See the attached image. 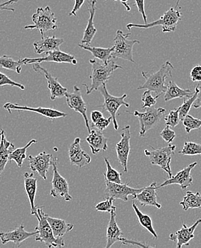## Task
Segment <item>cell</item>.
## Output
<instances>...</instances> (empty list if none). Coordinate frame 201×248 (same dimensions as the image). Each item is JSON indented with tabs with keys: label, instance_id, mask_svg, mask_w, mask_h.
<instances>
[{
	"label": "cell",
	"instance_id": "5bb4252c",
	"mask_svg": "<svg viewBox=\"0 0 201 248\" xmlns=\"http://www.w3.org/2000/svg\"><path fill=\"white\" fill-rule=\"evenodd\" d=\"M130 127L127 125L122 129L121 132V140L115 145L117 159L124 169V172H128L129 156L130 153Z\"/></svg>",
	"mask_w": 201,
	"mask_h": 248
},
{
	"label": "cell",
	"instance_id": "f1b7e54d",
	"mask_svg": "<svg viewBox=\"0 0 201 248\" xmlns=\"http://www.w3.org/2000/svg\"><path fill=\"white\" fill-rule=\"evenodd\" d=\"M194 92L190 90H184L178 86L174 81H170L168 84L167 88L165 92L164 100L171 101L175 99L189 98L193 96Z\"/></svg>",
	"mask_w": 201,
	"mask_h": 248
},
{
	"label": "cell",
	"instance_id": "1f68e13d",
	"mask_svg": "<svg viewBox=\"0 0 201 248\" xmlns=\"http://www.w3.org/2000/svg\"><path fill=\"white\" fill-rule=\"evenodd\" d=\"M132 207H133V210H134L135 213H136V216H137L138 220H139L141 226L143 227L147 231H148L150 233L152 234L154 236V239L158 238V234H157V232L154 230V226H153L152 219H151V217L148 215L144 214L139 210L135 201L132 203Z\"/></svg>",
	"mask_w": 201,
	"mask_h": 248
},
{
	"label": "cell",
	"instance_id": "484cf974",
	"mask_svg": "<svg viewBox=\"0 0 201 248\" xmlns=\"http://www.w3.org/2000/svg\"><path fill=\"white\" fill-rule=\"evenodd\" d=\"M97 0H89L88 2V13H89V17H88V22L85 33H84L83 38L81 41V44L91 45L93 39L95 37L97 34V30L94 26V19L96 13V4H97Z\"/></svg>",
	"mask_w": 201,
	"mask_h": 248
},
{
	"label": "cell",
	"instance_id": "d6a6232c",
	"mask_svg": "<svg viewBox=\"0 0 201 248\" xmlns=\"http://www.w3.org/2000/svg\"><path fill=\"white\" fill-rule=\"evenodd\" d=\"M182 206L183 210L187 211L189 209L201 208V195L200 192H197L193 193L191 191H187V195L184 197L183 201L180 202Z\"/></svg>",
	"mask_w": 201,
	"mask_h": 248
},
{
	"label": "cell",
	"instance_id": "f35d334b",
	"mask_svg": "<svg viewBox=\"0 0 201 248\" xmlns=\"http://www.w3.org/2000/svg\"><path fill=\"white\" fill-rule=\"evenodd\" d=\"M182 121L187 133H190L192 130H199L201 127V119L195 118L188 114L184 117Z\"/></svg>",
	"mask_w": 201,
	"mask_h": 248
},
{
	"label": "cell",
	"instance_id": "4dcf8cb0",
	"mask_svg": "<svg viewBox=\"0 0 201 248\" xmlns=\"http://www.w3.org/2000/svg\"><path fill=\"white\" fill-rule=\"evenodd\" d=\"M79 47L85 50L88 51L92 54L93 56L96 59H98L103 63H107L112 60V47H97V46H91L90 45L79 44Z\"/></svg>",
	"mask_w": 201,
	"mask_h": 248
},
{
	"label": "cell",
	"instance_id": "74e56055",
	"mask_svg": "<svg viewBox=\"0 0 201 248\" xmlns=\"http://www.w3.org/2000/svg\"><path fill=\"white\" fill-rule=\"evenodd\" d=\"M178 153L182 155H201V145L193 142H185L182 150Z\"/></svg>",
	"mask_w": 201,
	"mask_h": 248
},
{
	"label": "cell",
	"instance_id": "7dc6e473",
	"mask_svg": "<svg viewBox=\"0 0 201 248\" xmlns=\"http://www.w3.org/2000/svg\"><path fill=\"white\" fill-rule=\"evenodd\" d=\"M134 4L137 7L139 13L142 15L145 24L148 23V19H147L146 14H145L144 0H134Z\"/></svg>",
	"mask_w": 201,
	"mask_h": 248
},
{
	"label": "cell",
	"instance_id": "83f0119b",
	"mask_svg": "<svg viewBox=\"0 0 201 248\" xmlns=\"http://www.w3.org/2000/svg\"><path fill=\"white\" fill-rule=\"evenodd\" d=\"M0 176L4 170L7 162H9L10 153L14 150V144L9 142L5 137V132L0 130Z\"/></svg>",
	"mask_w": 201,
	"mask_h": 248
},
{
	"label": "cell",
	"instance_id": "cb8c5ba5",
	"mask_svg": "<svg viewBox=\"0 0 201 248\" xmlns=\"http://www.w3.org/2000/svg\"><path fill=\"white\" fill-rule=\"evenodd\" d=\"M92 154L97 155L100 152L106 151L108 149V138L103 135L102 131L94 128L91 130L86 139Z\"/></svg>",
	"mask_w": 201,
	"mask_h": 248
},
{
	"label": "cell",
	"instance_id": "60d3db41",
	"mask_svg": "<svg viewBox=\"0 0 201 248\" xmlns=\"http://www.w3.org/2000/svg\"><path fill=\"white\" fill-rule=\"evenodd\" d=\"M158 98V96L153 97V96L151 95V92L149 91V90H145L142 97V102H143V106H142V108H143V109H145V108L154 107V105L157 104V99Z\"/></svg>",
	"mask_w": 201,
	"mask_h": 248
},
{
	"label": "cell",
	"instance_id": "7bdbcfd3",
	"mask_svg": "<svg viewBox=\"0 0 201 248\" xmlns=\"http://www.w3.org/2000/svg\"><path fill=\"white\" fill-rule=\"evenodd\" d=\"M111 123H112V117H105L103 115V116L97 119L94 123H92V127L94 128L100 130V131H103V130H106L109 127Z\"/></svg>",
	"mask_w": 201,
	"mask_h": 248
},
{
	"label": "cell",
	"instance_id": "ffe728a7",
	"mask_svg": "<svg viewBox=\"0 0 201 248\" xmlns=\"http://www.w3.org/2000/svg\"><path fill=\"white\" fill-rule=\"evenodd\" d=\"M201 223V219H198L191 226L187 227L186 223H183L181 229L178 230L174 233L169 236V240L176 244L177 248H181L182 246H189V242L194 238V232L198 225Z\"/></svg>",
	"mask_w": 201,
	"mask_h": 248
},
{
	"label": "cell",
	"instance_id": "836d02e7",
	"mask_svg": "<svg viewBox=\"0 0 201 248\" xmlns=\"http://www.w3.org/2000/svg\"><path fill=\"white\" fill-rule=\"evenodd\" d=\"M37 143V140L35 139L31 140H30L25 147H20V148L14 149L10 155L9 157V162L14 161L16 165L19 168H22L23 165L24 160L27 157V150L33 144Z\"/></svg>",
	"mask_w": 201,
	"mask_h": 248
},
{
	"label": "cell",
	"instance_id": "8d00e7d4",
	"mask_svg": "<svg viewBox=\"0 0 201 248\" xmlns=\"http://www.w3.org/2000/svg\"><path fill=\"white\" fill-rule=\"evenodd\" d=\"M104 161L106 165V172L103 175L105 180H107L108 181L112 182V183H119V184L122 183L121 172H118L112 168L110 162L106 157H104Z\"/></svg>",
	"mask_w": 201,
	"mask_h": 248
},
{
	"label": "cell",
	"instance_id": "277c9868",
	"mask_svg": "<svg viewBox=\"0 0 201 248\" xmlns=\"http://www.w3.org/2000/svg\"><path fill=\"white\" fill-rule=\"evenodd\" d=\"M181 18H182V15L181 12L179 10H175L173 7H171L158 19L154 22L144 24V25L129 23L127 25V28L129 31H130L132 28L148 29L154 27L161 26L163 32H172L176 30L177 25L181 20Z\"/></svg>",
	"mask_w": 201,
	"mask_h": 248
},
{
	"label": "cell",
	"instance_id": "e575fe53",
	"mask_svg": "<svg viewBox=\"0 0 201 248\" xmlns=\"http://www.w3.org/2000/svg\"><path fill=\"white\" fill-rule=\"evenodd\" d=\"M22 65H24V64L19 60L15 61L8 55H4L0 57V67L1 68L20 74L22 71Z\"/></svg>",
	"mask_w": 201,
	"mask_h": 248
},
{
	"label": "cell",
	"instance_id": "816d5d0a",
	"mask_svg": "<svg viewBox=\"0 0 201 248\" xmlns=\"http://www.w3.org/2000/svg\"><path fill=\"white\" fill-rule=\"evenodd\" d=\"M129 0H120V1H121V4H123V5L125 7L126 10H127V12H130V6L129 5L128 3H127V1H128Z\"/></svg>",
	"mask_w": 201,
	"mask_h": 248
},
{
	"label": "cell",
	"instance_id": "c3c4849f",
	"mask_svg": "<svg viewBox=\"0 0 201 248\" xmlns=\"http://www.w3.org/2000/svg\"><path fill=\"white\" fill-rule=\"evenodd\" d=\"M85 0H75L74 6H73V9L70 13H69V16H76V13L80 10L81 7L85 3Z\"/></svg>",
	"mask_w": 201,
	"mask_h": 248
},
{
	"label": "cell",
	"instance_id": "681fc988",
	"mask_svg": "<svg viewBox=\"0 0 201 248\" xmlns=\"http://www.w3.org/2000/svg\"><path fill=\"white\" fill-rule=\"evenodd\" d=\"M14 0H9V1H5V2L0 4V13L2 11H10L14 12V8H11V7H8V5L10 4H14Z\"/></svg>",
	"mask_w": 201,
	"mask_h": 248
},
{
	"label": "cell",
	"instance_id": "9a60e30c",
	"mask_svg": "<svg viewBox=\"0 0 201 248\" xmlns=\"http://www.w3.org/2000/svg\"><path fill=\"white\" fill-rule=\"evenodd\" d=\"M32 68L36 73L43 74L47 80L48 88L50 92L51 100H55L57 98L65 97L67 89L63 87L58 82V78L52 76L46 69L43 68L39 63L32 64Z\"/></svg>",
	"mask_w": 201,
	"mask_h": 248
},
{
	"label": "cell",
	"instance_id": "ac0fdd59",
	"mask_svg": "<svg viewBox=\"0 0 201 248\" xmlns=\"http://www.w3.org/2000/svg\"><path fill=\"white\" fill-rule=\"evenodd\" d=\"M157 183H153L148 187H144L143 190L139 193L132 196V199L135 200V202H138L141 205L153 206L157 208H161V204L158 202V195H157Z\"/></svg>",
	"mask_w": 201,
	"mask_h": 248
},
{
	"label": "cell",
	"instance_id": "11a10c76",
	"mask_svg": "<svg viewBox=\"0 0 201 248\" xmlns=\"http://www.w3.org/2000/svg\"><path fill=\"white\" fill-rule=\"evenodd\" d=\"M114 1H118V0H114Z\"/></svg>",
	"mask_w": 201,
	"mask_h": 248
},
{
	"label": "cell",
	"instance_id": "b9f144b4",
	"mask_svg": "<svg viewBox=\"0 0 201 248\" xmlns=\"http://www.w3.org/2000/svg\"><path fill=\"white\" fill-rule=\"evenodd\" d=\"M114 202L115 200L113 198H105V201L97 204L95 209L97 211L102 212V213H110L114 207Z\"/></svg>",
	"mask_w": 201,
	"mask_h": 248
},
{
	"label": "cell",
	"instance_id": "7a4b0ae2",
	"mask_svg": "<svg viewBox=\"0 0 201 248\" xmlns=\"http://www.w3.org/2000/svg\"><path fill=\"white\" fill-rule=\"evenodd\" d=\"M174 70L173 65L171 62L166 61L162 64L158 71L151 73V72H142V75L145 82L140 86L138 87V90H149L157 94L160 97L165 93L167 85H166V80L168 78L172 77V71Z\"/></svg>",
	"mask_w": 201,
	"mask_h": 248
},
{
	"label": "cell",
	"instance_id": "6da1fadb",
	"mask_svg": "<svg viewBox=\"0 0 201 248\" xmlns=\"http://www.w3.org/2000/svg\"><path fill=\"white\" fill-rule=\"evenodd\" d=\"M89 62L91 64V72L89 75L91 85L88 86L86 84H83V86L86 89L87 94L99 90L103 84L107 83L115 70H123L122 67L115 64L112 60L107 63H103L98 59H90Z\"/></svg>",
	"mask_w": 201,
	"mask_h": 248
},
{
	"label": "cell",
	"instance_id": "f907efd6",
	"mask_svg": "<svg viewBox=\"0 0 201 248\" xmlns=\"http://www.w3.org/2000/svg\"><path fill=\"white\" fill-rule=\"evenodd\" d=\"M193 108H201V86H199V93H198L197 97H196V100L193 102Z\"/></svg>",
	"mask_w": 201,
	"mask_h": 248
},
{
	"label": "cell",
	"instance_id": "f546056e",
	"mask_svg": "<svg viewBox=\"0 0 201 248\" xmlns=\"http://www.w3.org/2000/svg\"><path fill=\"white\" fill-rule=\"evenodd\" d=\"M46 219L52 228L54 235L56 238H61L66 234L72 231L73 228V224L68 223L64 219L54 218L46 215Z\"/></svg>",
	"mask_w": 201,
	"mask_h": 248
},
{
	"label": "cell",
	"instance_id": "44dd1931",
	"mask_svg": "<svg viewBox=\"0 0 201 248\" xmlns=\"http://www.w3.org/2000/svg\"><path fill=\"white\" fill-rule=\"evenodd\" d=\"M38 232L35 231V232H29L25 231V226L23 224H21L18 228L13 231H8V232H0V240L1 244L6 245L9 243H13L18 246L23 243L25 240L32 237L36 236Z\"/></svg>",
	"mask_w": 201,
	"mask_h": 248
},
{
	"label": "cell",
	"instance_id": "f6af8a7d",
	"mask_svg": "<svg viewBox=\"0 0 201 248\" xmlns=\"http://www.w3.org/2000/svg\"><path fill=\"white\" fill-rule=\"evenodd\" d=\"M160 137L163 138V140L167 143L171 144L173 142L175 138H176V134L173 130L171 129L169 126L166 125V127L162 130L160 134Z\"/></svg>",
	"mask_w": 201,
	"mask_h": 248
},
{
	"label": "cell",
	"instance_id": "603a6c76",
	"mask_svg": "<svg viewBox=\"0 0 201 248\" xmlns=\"http://www.w3.org/2000/svg\"><path fill=\"white\" fill-rule=\"evenodd\" d=\"M115 210H116V207L114 206L113 209L110 213V219H109L107 230H106V248H111L116 242L121 241L123 234H124L117 224L116 219H115V217H116Z\"/></svg>",
	"mask_w": 201,
	"mask_h": 248
},
{
	"label": "cell",
	"instance_id": "7402d4cb",
	"mask_svg": "<svg viewBox=\"0 0 201 248\" xmlns=\"http://www.w3.org/2000/svg\"><path fill=\"white\" fill-rule=\"evenodd\" d=\"M69 157L72 165L79 168L86 166L91 162V157L81 147V139L76 138L69 147Z\"/></svg>",
	"mask_w": 201,
	"mask_h": 248
},
{
	"label": "cell",
	"instance_id": "db71d44e",
	"mask_svg": "<svg viewBox=\"0 0 201 248\" xmlns=\"http://www.w3.org/2000/svg\"><path fill=\"white\" fill-rule=\"evenodd\" d=\"M14 2L16 3V2H17L18 1H19V0H14Z\"/></svg>",
	"mask_w": 201,
	"mask_h": 248
},
{
	"label": "cell",
	"instance_id": "52a82bcc",
	"mask_svg": "<svg viewBox=\"0 0 201 248\" xmlns=\"http://www.w3.org/2000/svg\"><path fill=\"white\" fill-rule=\"evenodd\" d=\"M152 150H144V154L149 158L151 163L153 165L160 167L169 175V178L172 177V168H171V162L172 155L175 154L176 146L169 144L166 147L160 149H155L150 146Z\"/></svg>",
	"mask_w": 201,
	"mask_h": 248
},
{
	"label": "cell",
	"instance_id": "2e32d148",
	"mask_svg": "<svg viewBox=\"0 0 201 248\" xmlns=\"http://www.w3.org/2000/svg\"><path fill=\"white\" fill-rule=\"evenodd\" d=\"M3 108L6 110L8 111L10 113H11L12 111L13 110L28 111V112H35V113L39 114L46 118L51 119V120L67 116V114L64 112L53 109V108H42V107L37 108H29V107L21 106L17 104L10 103V102L4 104Z\"/></svg>",
	"mask_w": 201,
	"mask_h": 248
},
{
	"label": "cell",
	"instance_id": "8fae6325",
	"mask_svg": "<svg viewBox=\"0 0 201 248\" xmlns=\"http://www.w3.org/2000/svg\"><path fill=\"white\" fill-rule=\"evenodd\" d=\"M106 183V190H105V198H113L114 200H121L124 202L129 201V196L136 195L139 193L143 188H133L129 186V183L122 184V183H115L105 180Z\"/></svg>",
	"mask_w": 201,
	"mask_h": 248
},
{
	"label": "cell",
	"instance_id": "f5cc1de1",
	"mask_svg": "<svg viewBox=\"0 0 201 248\" xmlns=\"http://www.w3.org/2000/svg\"><path fill=\"white\" fill-rule=\"evenodd\" d=\"M180 1H181V0H177L176 4H175V7H178V4H179Z\"/></svg>",
	"mask_w": 201,
	"mask_h": 248
},
{
	"label": "cell",
	"instance_id": "5b68a950",
	"mask_svg": "<svg viewBox=\"0 0 201 248\" xmlns=\"http://www.w3.org/2000/svg\"><path fill=\"white\" fill-rule=\"evenodd\" d=\"M31 20L34 25H27L25 30H37L41 34L42 37H44V34L52 30H57V19L55 13L51 10L49 6L46 7H38L37 11L31 16Z\"/></svg>",
	"mask_w": 201,
	"mask_h": 248
},
{
	"label": "cell",
	"instance_id": "d4e9b609",
	"mask_svg": "<svg viewBox=\"0 0 201 248\" xmlns=\"http://www.w3.org/2000/svg\"><path fill=\"white\" fill-rule=\"evenodd\" d=\"M64 40L63 38H58L56 36L52 37H42L41 40L34 42L33 46L34 52L38 55L49 52V51L58 50L60 46L64 44Z\"/></svg>",
	"mask_w": 201,
	"mask_h": 248
},
{
	"label": "cell",
	"instance_id": "d6986e66",
	"mask_svg": "<svg viewBox=\"0 0 201 248\" xmlns=\"http://www.w3.org/2000/svg\"><path fill=\"white\" fill-rule=\"evenodd\" d=\"M53 159L52 155L47 154L46 152H42L38 155L29 156V168L33 172H37L43 180H46V174L49 167L52 165Z\"/></svg>",
	"mask_w": 201,
	"mask_h": 248
},
{
	"label": "cell",
	"instance_id": "4fadbf2b",
	"mask_svg": "<svg viewBox=\"0 0 201 248\" xmlns=\"http://www.w3.org/2000/svg\"><path fill=\"white\" fill-rule=\"evenodd\" d=\"M65 97L67 105L71 109H73L75 112H79L82 115L85 120L87 130L89 133L91 132V128H90L89 122H88V117H87V106L86 102H85L83 97H82L81 89L75 85L73 86V93H67Z\"/></svg>",
	"mask_w": 201,
	"mask_h": 248
},
{
	"label": "cell",
	"instance_id": "8992f818",
	"mask_svg": "<svg viewBox=\"0 0 201 248\" xmlns=\"http://www.w3.org/2000/svg\"><path fill=\"white\" fill-rule=\"evenodd\" d=\"M130 34V32L124 34L121 30H117L112 46V60L122 59L132 63L136 62L133 58V47L135 44H139L141 42L137 40H129Z\"/></svg>",
	"mask_w": 201,
	"mask_h": 248
},
{
	"label": "cell",
	"instance_id": "e0dca14e",
	"mask_svg": "<svg viewBox=\"0 0 201 248\" xmlns=\"http://www.w3.org/2000/svg\"><path fill=\"white\" fill-rule=\"evenodd\" d=\"M198 162H194L190 164L187 168H184L178 172L175 176H172L170 178L163 182L160 186H157V188L172 186V185H178L182 190H187L189 186L193 184V177L191 175V171L197 165Z\"/></svg>",
	"mask_w": 201,
	"mask_h": 248
},
{
	"label": "cell",
	"instance_id": "4316f807",
	"mask_svg": "<svg viewBox=\"0 0 201 248\" xmlns=\"http://www.w3.org/2000/svg\"><path fill=\"white\" fill-rule=\"evenodd\" d=\"M25 178V188L29 199L30 206H31V215L34 216L37 212L35 206L36 194L37 190V180L34 177V173L25 172L24 175Z\"/></svg>",
	"mask_w": 201,
	"mask_h": 248
},
{
	"label": "cell",
	"instance_id": "30bf717a",
	"mask_svg": "<svg viewBox=\"0 0 201 248\" xmlns=\"http://www.w3.org/2000/svg\"><path fill=\"white\" fill-rule=\"evenodd\" d=\"M58 159L53 157L52 161V166L53 168V178L52 180V187L49 195L55 198H64L67 202L72 200V197L70 194L67 180L60 175L57 168Z\"/></svg>",
	"mask_w": 201,
	"mask_h": 248
},
{
	"label": "cell",
	"instance_id": "d590c367",
	"mask_svg": "<svg viewBox=\"0 0 201 248\" xmlns=\"http://www.w3.org/2000/svg\"><path fill=\"white\" fill-rule=\"evenodd\" d=\"M199 85H197L196 88H195V91L193 96L189 97V98H184V102H183L182 105L178 107V108H179L180 120H184V117L187 116V114H188L190 108L193 106V102H195L196 97H197L198 93H199Z\"/></svg>",
	"mask_w": 201,
	"mask_h": 248
},
{
	"label": "cell",
	"instance_id": "ee69618b",
	"mask_svg": "<svg viewBox=\"0 0 201 248\" xmlns=\"http://www.w3.org/2000/svg\"><path fill=\"white\" fill-rule=\"evenodd\" d=\"M6 85H10V86L15 87L20 89L22 90H25V85H22V84L18 83V82H14V81L12 80L9 77H7L5 74L0 72V86L4 87Z\"/></svg>",
	"mask_w": 201,
	"mask_h": 248
},
{
	"label": "cell",
	"instance_id": "bcb514c9",
	"mask_svg": "<svg viewBox=\"0 0 201 248\" xmlns=\"http://www.w3.org/2000/svg\"><path fill=\"white\" fill-rule=\"evenodd\" d=\"M190 77L193 82H201V65L194 66L190 70Z\"/></svg>",
	"mask_w": 201,
	"mask_h": 248
},
{
	"label": "cell",
	"instance_id": "ab89813d",
	"mask_svg": "<svg viewBox=\"0 0 201 248\" xmlns=\"http://www.w3.org/2000/svg\"><path fill=\"white\" fill-rule=\"evenodd\" d=\"M164 120L166 125L170 127H176L181 121L179 117V108L169 111V115L165 117Z\"/></svg>",
	"mask_w": 201,
	"mask_h": 248
},
{
	"label": "cell",
	"instance_id": "9c48e42d",
	"mask_svg": "<svg viewBox=\"0 0 201 248\" xmlns=\"http://www.w3.org/2000/svg\"><path fill=\"white\" fill-rule=\"evenodd\" d=\"M100 94L104 99V102L102 105H100L102 108L105 110L107 111L110 116L112 117V123H113L114 128L115 130H118V124L116 120V114L118 109L121 106H125L126 108H129L130 105L125 101V99L127 97V94H124L121 97H115L109 94L106 88V84L104 83L99 88Z\"/></svg>",
	"mask_w": 201,
	"mask_h": 248
},
{
	"label": "cell",
	"instance_id": "3957f363",
	"mask_svg": "<svg viewBox=\"0 0 201 248\" xmlns=\"http://www.w3.org/2000/svg\"><path fill=\"white\" fill-rule=\"evenodd\" d=\"M34 216L38 220V225L35 228V231L38 232L36 235V241L43 243L49 248L64 247L65 246L64 239L62 237L56 238L55 237L43 207H37V212Z\"/></svg>",
	"mask_w": 201,
	"mask_h": 248
},
{
	"label": "cell",
	"instance_id": "7c38bea8",
	"mask_svg": "<svg viewBox=\"0 0 201 248\" xmlns=\"http://www.w3.org/2000/svg\"><path fill=\"white\" fill-rule=\"evenodd\" d=\"M19 61L24 64H34V63L44 62H56V63H68L76 65L77 64V60L73 55L62 52L59 50L49 51L46 52V56L44 58H23L20 59Z\"/></svg>",
	"mask_w": 201,
	"mask_h": 248
},
{
	"label": "cell",
	"instance_id": "ba28073f",
	"mask_svg": "<svg viewBox=\"0 0 201 248\" xmlns=\"http://www.w3.org/2000/svg\"><path fill=\"white\" fill-rule=\"evenodd\" d=\"M166 109L164 108H155L154 107L145 108V111L144 112H140L138 110L134 111L133 114L135 117L139 119L140 124L139 136L144 138L147 132L157 127L164 115Z\"/></svg>",
	"mask_w": 201,
	"mask_h": 248
}]
</instances>
